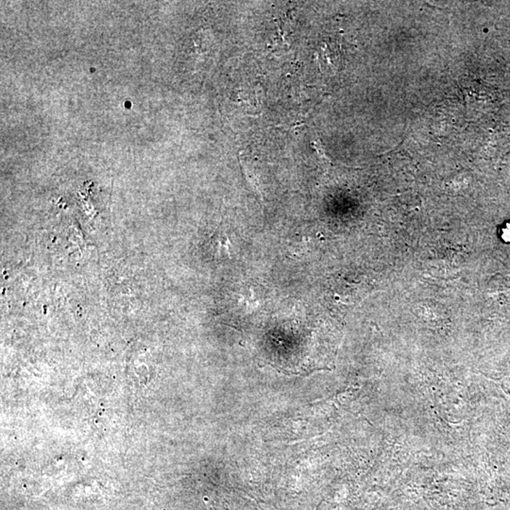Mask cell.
Returning a JSON list of instances; mask_svg holds the SVG:
<instances>
[{
	"mask_svg": "<svg viewBox=\"0 0 510 510\" xmlns=\"http://www.w3.org/2000/svg\"><path fill=\"white\" fill-rule=\"evenodd\" d=\"M502 237L506 242H510V223L507 224L502 231Z\"/></svg>",
	"mask_w": 510,
	"mask_h": 510,
	"instance_id": "cell-1",
	"label": "cell"
}]
</instances>
